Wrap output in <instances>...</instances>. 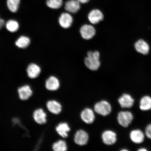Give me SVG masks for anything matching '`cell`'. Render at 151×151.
Here are the masks:
<instances>
[{
  "instance_id": "30bf717a",
  "label": "cell",
  "mask_w": 151,
  "mask_h": 151,
  "mask_svg": "<svg viewBox=\"0 0 151 151\" xmlns=\"http://www.w3.org/2000/svg\"><path fill=\"white\" fill-rule=\"evenodd\" d=\"M41 69L37 64L31 63L28 65L26 69V74L30 79H37L41 73Z\"/></svg>"
},
{
  "instance_id": "277c9868",
  "label": "cell",
  "mask_w": 151,
  "mask_h": 151,
  "mask_svg": "<svg viewBox=\"0 0 151 151\" xmlns=\"http://www.w3.org/2000/svg\"><path fill=\"white\" fill-rule=\"evenodd\" d=\"M80 32L81 37L86 40L92 39L96 33L95 28L93 26L88 24L83 25L80 28Z\"/></svg>"
},
{
  "instance_id": "4fadbf2b",
  "label": "cell",
  "mask_w": 151,
  "mask_h": 151,
  "mask_svg": "<svg viewBox=\"0 0 151 151\" xmlns=\"http://www.w3.org/2000/svg\"><path fill=\"white\" fill-rule=\"evenodd\" d=\"M88 135L86 131L80 130L76 133L74 137L75 142L80 146H84L87 143Z\"/></svg>"
},
{
  "instance_id": "e0dca14e",
  "label": "cell",
  "mask_w": 151,
  "mask_h": 151,
  "mask_svg": "<svg viewBox=\"0 0 151 151\" xmlns=\"http://www.w3.org/2000/svg\"><path fill=\"white\" fill-rule=\"evenodd\" d=\"M56 133L63 138L68 137V133L70 129L68 124L66 122H61L56 126L55 128Z\"/></svg>"
},
{
  "instance_id": "f1b7e54d",
  "label": "cell",
  "mask_w": 151,
  "mask_h": 151,
  "mask_svg": "<svg viewBox=\"0 0 151 151\" xmlns=\"http://www.w3.org/2000/svg\"><path fill=\"white\" fill-rule=\"evenodd\" d=\"M138 151H147V150L145 148H141L140 149H139Z\"/></svg>"
},
{
  "instance_id": "3957f363",
  "label": "cell",
  "mask_w": 151,
  "mask_h": 151,
  "mask_svg": "<svg viewBox=\"0 0 151 151\" xmlns=\"http://www.w3.org/2000/svg\"><path fill=\"white\" fill-rule=\"evenodd\" d=\"M118 121L119 124L124 127H127L133 119V116L129 111H121L118 113Z\"/></svg>"
},
{
  "instance_id": "ba28073f",
  "label": "cell",
  "mask_w": 151,
  "mask_h": 151,
  "mask_svg": "<svg viewBox=\"0 0 151 151\" xmlns=\"http://www.w3.org/2000/svg\"><path fill=\"white\" fill-rule=\"evenodd\" d=\"M46 106L49 113L55 115H58L62 112V107L61 103L56 100H49Z\"/></svg>"
},
{
  "instance_id": "484cf974",
  "label": "cell",
  "mask_w": 151,
  "mask_h": 151,
  "mask_svg": "<svg viewBox=\"0 0 151 151\" xmlns=\"http://www.w3.org/2000/svg\"><path fill=\"white\" fill-rule=\"evenodd\" d=\"M145 134L148 138L151 139V124L147 126L145 129Z\"/></svg>"
},
{
  "instance_id": "7402d4cb",
  "label": "cell",
  "mask_w": 151,
  "mask_h": 151,
  "mask_svg": "<svg viewBox=\"0 0 151 151\" xmlns=\"http://www.w3.org/2000/svg\"><path fill=\"white\" fill-rule=\"evenodd\" d=\"M30 42L31 41L29 37L22 36L17 40L15 44L19 48H25L29 46Z\"/></svg>"
},
{
  "instance_id": "52a82bcc",
  "label": "cell",
  "mask_w": 151,
  "mask_h": 151,
  "mask_svg": "<svg viewBox=\"0 0 151 151\" xmlns=\"http://www.w3.org/2000/svg\"><path fill=\"white\" fill-rule=\"evenodd\" d=\"M45 86L49 91H56L59 89L60 83L58 79L54 76H51L47 78L45 82Z\"/></svg>"
},
{
  "instance_id": "6da1fadb",
  "label": "cell",
  "mask_w": 151,
  "mask_h": 151,
  "mask_svg": "<svg viewBox=\"0 0 151 151\" xmlns=\"http://www.w3.org/2000/svg\"><path fill=\"white\" fill-rule=\"evenodd\" d=\"M100 56V53L97 51L88 52L87 53V56L85 58V65L91 70H97L101 65V62L99 61Z\"/></svg>"
},
{
  "instance_id": "d4e9b609",
  "label": "cell",
  "mask_w": 151,
  "mask_h": 151,
  "mask_svg": "<svg viewBox=\"0 0 151 151\" xmlns=\"http://www.w3.org/2000/svg\"><path fill=\"white\" fill-rule=\"evenodd\" d=\"M46 5L50 8L58 9L63 5V0H47Z\"/></svg>"
},
{
  "instance_id": "2e32d148",
  "label": "cell",
  "mask_w": 151,
  "mask_h": 151,
  "mask_svg": "<svg viewBox=\"0 0 151 151\" xmlns=\"http://www.w3.org/2000/svg\"><path fill=\"white\" fill-rule=\"evenodd\" d=\"M65 8L69 13L75 14L81 8V3L77 0H68L65 3Z\"/></svg>"
},
{
  "instance_id": "8992f818",
  "label": "cell",
  "mask_w": 151,
  "mask_h": 151,
  "mask_svg": "<svg viewBox=\"0 0 151 151\" xmlns=\"http://www.w3.org/2000/svg\"><path fill=\"white\" fill-rule=\"evenodd\" d=\"M47 113L42 108L36 109L33 113V119L36 123L43 125L47 122Z\"/></svg>"
},
{
  "instance_id": "4316f807",
  "label": "cell",
  "mask_w": 151,
  "mask_h": 151,
  "mask_svg": "<svg viewBox=\"0 0 151 151\" xmlns=\"http://www.w3.org/2000/svg\"><path fill=\"white\" fill-rule=\"evenodd\" d=\"M5 23L4 20L0 18V29L4 26Z\"/></svg>"
},
{
  "instance_id": "603a6c76",
  "label": "cell",
  "mask_w": 151,
  "mask_h": 151,
  "mask_svg": "<svg viewBox=\"0 0 151 151\" xmlns=\"http://www.w3.org/2000/svg\"><path fill=\"white\" fill-rule=\"evenodd\" d=\"M19 27V26L18 22L14 20H9L6 24V29L11 32H14L17 31Z\"/></svg>"
},
{
  "instance_id": "d6986e66",
  "label": "cell",
  "mask_w": 151,
  "mask_h": 151,
  "mask_svg": "<svg viewBox=\"0 0 151 151\" xmlns=\"http://www.w3.org/2000/svg\"><path fill=\"white\" fill-rule=\"evenodd\" d=\"M81 118L85 123L87 124L92 123L95 119V116L91 109L86 108L81 113Z\"/></svg>"
},
{
  "instance_id": "9c48e42d",
  "label": "cell",
  "mask_w": 151,
  "mask_h": 151,
  "mask_svg": "<svg viewBox=\"0 0 151 151\" xmlns=\"http://www.w3.org/2000/svg\"><path fill=\"white\" fill-rule=\"evenodd\" d=\"M73 22V17L69 13H62L58 19V22L60 26L65 29L70 27L72 25Z\"/></svg>"
},
{
  "instance_id": "cb8c5ba5",
  "label": "cell",
  "mask_w": 151,
  "mask_h": 151,
  "mask_svg": "<svg viewBox=\"0 0 151 151\" xmlns=\"http://www.w3.org/2000/svg\"><path fill=\"white\" fill-rule=\"evenodd\" d=\"M20 0H7V5L9 10L13 13L17 11Z\"/></svg>"
},
{
  "instance_id": "5bb4252c",
  "label": "cell",
  "mask_w": 151,
  "mask_h": 151,
  "mask_svg": "<svg viewBox=\"0 0 151 151\" xmlns=\"http://www.w3.org/2000/svg\"><path fill=\"white\" fill-rule=\"evenodd\" d=\"M102 139L106 145H112L116 141V134L114 132L109 130L105 131L102 135Z\"/></svg>"
},
{
  "instance_id": "5b68a950",
  "label": "cell",
  "mask_w": 151,
  "mask_h": 151,
  "mask_svg": "<svg viewBox=\"0 0 151 151\" xmlns=\"http://www.w3.org/2000/svg\"><path fill=\"white\" fill-rule=\"evenodd\" d=\"M19 97L22 101H27L32 96L33 92L31 86L26 84L21 86L18 89Z\"/></svg>"
},
{
  "instance_id": "44dd1931",
  "label": "cell",
  "mask_w": 151,
  "mask_h": 151,
  "mask_svg": "<svg viewBox=\"0 0 151 151\" xmlns=\"http://www.w3.org/2000/svg\"><path fill=\"white\" fill-rule=\"evenodd\" d=\"M52 150L54 151H65L67 150V143L65 141L60 140L57 141L52 145Z\"/></svg>"
},
{
  "instance_id": "7a4b0ae2",
  "label": "cell",
  "mask_w": 151,
  "mask_h": 151,
  "mask_svg": "<svg viewBox=\"0 0 151 151\" xmlns=\"http://www.w3.org/2000/svg\"><path fill=\"white\" fill-rule=\"evenodd\" d=\"M94 109L98 114L105 116L110 114L112 108L108 102L103 101L96 103L94 105Z\"/></svg>"
},
{
  "instance_id": "7c38bea8",
  "label": "cell",
  "mask_w": 151,
  "mask_h": 151,
  "mask_svg": "<svg viewBox=\"0 0 151 151\" xmlns=\"http://www.w3.org/2000/svg\"><path fill=\"white\" fill-rule=\"evenodd\" d=\"M119 103L122 108H130L133 105L134 100L130 94H124L118 99Z\"/></svg>"
},
{
  "instance_id": "ffe728a7",
  "label": "cell",
  "mask_w": 151,
  "mask_h": 151,
  "mask_svg": "<svg viewBox=\"0 0 151 151\" xmlns=\"http://www.w3.org/2000/svg\"><path fill=\"white\" fill-rule=\"evenodd\" d=\"M139 108L143 111H147L151 109V97L149 96H145L141 98Z\"/></svg>"
},
{
  "instance_id": "9a60e30c",
  "label": "cell",
  "mask_w": 151,
  "mask_h": 151,
  "mask_svg": "<svg viewBox=\"0 0 151 151\" xmlns=\"http://www.w3.org/2000/svg\"><path fill=\"white\" fill-rule=\"evenodd\" d=\"M134 47L137 52L145 55L148 54L150 51V47L148 43L142 39L137 41L135 43Z\"/></svg>"
},
{
  "instance_id": "ac0fdd59",
  "label": "cell",
  "mask_w": 151,
  "mask_h": 151,
  "mask_svg": "<svg viewBox=\"0 0 151 151\" xmlns=\"http://www.w3.org/2000/svg\"><path fill=\"white\" fill-rule=\"evenodd\" d=\"M130 137L133 142L140 144L144 141L145 135L143 132L139 129L133 130L130 133Z\"/></svg>"
},
{
  "instance_id": "8fae6325",
  "label": "cell",
  "mask_w": 151,
  "mask_h": 151,
  "mask_svg": "<svg viewBox=\"0 0 151 151\" xmlns=\"http://www.w3.org/2000/svg\"><path fill=\"white\" fill-rule=\"evenodd\" d=\"M104 15L99 9H93L88 15V19L90 23L93 24H99L103 20Z\"/></svg>"
},
{
  "instance_id": "83f0119b",
  "label": "cell",
  "mask_w": 151,
  "mask_h": 151,
  "mask_svg": "<svg viewBox=\"0 0 151 151\" xmlns=\"http://www.w3.org/2000/svg\"><path fill=\"white\" fill-rule=\"evenodd\" d=\"M81 4H86L88 2L89 0H77Z\"/></svg>"
}]
</instances>
